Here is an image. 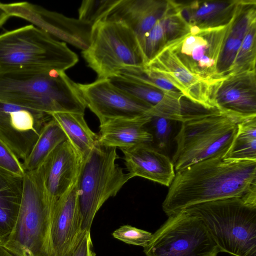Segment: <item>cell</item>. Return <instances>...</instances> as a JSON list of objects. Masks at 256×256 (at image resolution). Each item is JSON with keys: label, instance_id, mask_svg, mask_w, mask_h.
<instances>
[{"label": "cell", "instance_id": "cell-15", "mask_svg": "<svg viewBox=\"0 0 256 256\" xmlns=\"http://www.w3.org/2000/svg\"><path fill=\"white\" fill-rule=\"evenodd\" d=\"M144 66L164 78L190 102L208 110L216 108L214 94L218 82L210 83L193 74L167 48Z\"/></svg>", "mask_w": 256, "mask_h": 256}, {"label": "cell", "instance_id": "cell-22", "mask_svg": "<svg viewBox=\"0 0 256 256\" xmlns=\"http://www.w3.org/2000/svg\"><path fill=\"white\" fill-rule=\"evenodd\" d=\"M24 178L0 168V244L8 241L18 216Z\"/></svg>", "mask_w": 256, "mask_h": 256}, {"label": "cell", "instance_id": "cell-31", "mask_svg": "<svg viewBox=\"0 0 256 256\" xmlns=\"http://www.w3.org/2000/svg\"><path fill=\"white\" fill-rule=\"evenodd\" d=\"M164 30L158 20L146 36L142 46L146 65L166 46Z\"/></svg>", "mask_w": 256, "mask_h": 256}, {"label": "cell", "instance_id": "cell-33", "mask_svg": "<svg viewBox=\"0 0 256 256\" xmlns=\"http://www.w3.org/2000/svg\"><path fill=\"white\" fill-rule=\"evenodd\" d=\"M152 234L130 225H124L115 230L112 235L126 244L144 248L152 238Z\"/></svg>", "mask_w": 256, "mask_h": 256}, {"label": "cell", "instance_id": "cell-14", "mask_svg": "<svg viewBox=\"0 0 256 256\" xmlns=\"http://www.w3.org/2000/svg\"><path fill=\"white\" fill-rule=\"evenodd\" d=\"M78 176L54 206L50 228V256H72L86 234L78 201Z\"/></svg>", "mask_w": 256, "mask_h": 256}, {"label": "cell", "instance_id": "cell-19", "mask_svg": "<svg viewBox=\"0 0 256 256\" xmlns=\"http://www.w3.org/2000/svg\"><path fill=\"white\" fill-rule=\"evenodd\" d=\"M121 150L130 178L140 176L170 186L176 175L172 162L152 144H142Z\"/></svg>", "mask_w": 256, "mask_h": 256}, {"label": "cell", "instance_id": "cell-13", "mask_svg": "<svg viewBox=\"0 0 256 256\" xmlns=\"http://www.w3.org/2000/svg\"><path fill=\"white\" fill-rule=\"evenodd\" d=\"M78 86L86 107L98 117L100 124L112 120L137 117L152 108L118 88L108 78Z\"/></svg>", "mask_w": 256, "mask_h": 256}, {"label": "cell", "instance_id": "cell-37", "mask_svg": "<svg viewBox=\"0 0 256 256\" xmlns=\"http://www.w3.org/2000/svg\"><path fill=\"white\" fill-rule=\"evenodd\" d=\"M0 256H18L0 244Z\"/></svg>", "mask_w": 256, "mask_h": 256}, {"label": "cell", "instance_id": "cell-36", "mask_svg": "<svg viewBox=\"0 0 256 256\" xmlns=\"http://www.w3.org/2000/svg\"><path fill=\"white\" fill-rule=\"evenodd\" d=\"M10 17L8 12L0 5V27Z\"/></svg>", "mask_w": 256, "mask_h": 256}, {"label": "cell", "instance_id": "cell-28", "mask_svg": "<svg viewBox=\"0 0 256 256\" xmlns=\"http://www.w3.org/2000/svg\"><path fill=\"white\" fill-rule=\"evenodd\" d=\"M256 22L250 26L242 40L228 74L256 70Z\"/></svg>", "mask_w": 256, "mask_h": 256}, {"label": "cell", "instance_id": "cell-8", "mask_svg": "<svg viewBox=\"0 0 256 256\" xmlns=\"http://www.w3.org/2000/svg\"><path fill=\"white\" fill-rule=\"evenodd\" d=\"M82 54L98 78H108L123 70L146 65L136 34L120 22L101 20L94 24L90 45Z\"/></svg>", "mask_w": 256, "mask_h": 256}, {"label": "cell", "instance_id": "cell-2", "mask_svg": "<svg viewBox=\"0 0 256 256\" xmlns=\"http://www.w3.org/2000/svg\"><path fill=\"white\" fill-rule=\"evenodd\" d=\"M0 100L50 114H84L78 84L65 72L26 70L0 73Z\"/></svg>", "mask_w": 256, "mask_h": 256}, {"label": "cell", "instance_id": "cell-16", "mask_svg": "<svg viewBox=\"0 0 256 256\" xmlns=\"http://www.w3.org/2000/svg\"><path fill=\"white\" fill-rule=\"evenodd\" d=\"M214 102L218 110L244 118L256 116V70L224 76L215 86Z\"/></svg>", "mask_w": 256, "mask_h": 256}, {"label": "cell", "instance_id": "cell-26", "mask_svg": "<svg viewBox=\"0 0 256 256\" xmlns=\"http://www.w3.org/2000/svg\"><path fill=\"white\" fill-rule=\"evenodd\" d=\"M108 78L120 90L152 107L160 102L166 95L161 90L126 74H116Z\"/></svg>", "mask_w": 256, "mask_h": 256}, {"label": "cell", "instance_id": "cell-1", "mask_svg": "<svg viewBox=\"0 0 256 256\" xmlns=\"http://www.w3.org/2000/svg\"><path fill=\"white\" fill-rule=\"evenodd\" d=\"M256 186V160L210 158L176 172L162 204L170 216L189 206L244 196Z\"/></svg>", "mask_w": 256, "mask_h": 256}, {"label": "cell", "instance_id": "cell-5", "mask_svg": "<svg viewBox=\"0 0 256 256\" xmlns=\"http://www.w3.org/2000/svg\"><path fill=\"white\" fill-rule=\"evenodd\" d=\"M78 61L66 44L33 24L0 34V73L39 70L65 72Z\"/></svg>", "mask_w": 256, "mask_h": 256}, {"label": "cell", "instance_id": "cell-21", "mask_svg": "<svg viewBox=\"0 0 256 256\" xmlns=\"http://www.w3.org/2000/svg\"><path fill=\"white\" fill-rule=\"evenodd\" d=\"M150 116L146 112L132 118L110 120L100 125L98 144L126 150L142 144H152L153 136L146 127Z\"/></svg>", "mask_w": 256, "mask_h": 256}, {"label": "cell", "instance_id": "cell-23", "mask_svg": "<svg viewBox=\"0 0 256 256\" xmlns=\"http://www.w3.org/2000/svg\"><path fill=\"white\" fill-rule=\"evenodd\" d=\"M79 156L83 159L98 144V134L89 128L84 114L58 112L50 114Z\"/></svg>", "mask_w": 256, "mask_h": 256}, {"label": "cell", "instance_id": "cell-29", "mask_svg": "<svg viewBox=\"0 0 256 256\" xmlns=\"http://www.w3.org/2000/svg\"><path fill=\"white\" fill-rule=\"evenodd\" d=\"M118 0H84L78 9V19L93 26L100 21Z\"/></svg>", "mask_w": 256, "mask_h": 256}, {"label": "cell", "instance_id": "cell-9", "mask_svg": "<svg viewBox=\"0 0 256 256\" xmlns=\"http://www.w3.org/2000/svg\"><path fill=\"white\" fill-rule=\"evenodd\" d=\"M144 248L146 256H216L220 252L200 218L186 210L168 216Z\"/></svg>", "mask_w": 256, "mask_h": 256}, {"label": "cell", "instance_id": "cell-30", "mask_svg": "<svg viewBox=\"0 0 256 256\" xmlns=\"http://www.w3.org/2000/svg\"><path fill=\"white\" fill-rule=\"evenodd\" d=\"M170 2L168 10L160 19L167 44L185 35L190 29L176 10L172 0H170Z\"/></svg>", "mask_w": 256, "mask_h": 256}, {"label": "cell", "instance_id": "cell-18", "mask_svg": "<svg viewBox=\"0 0 256 256\" xmlns=\"http://www.w3.org/2000/svg\"><path fill=\"white\" fill-rule=\"evenodd\" d=\"M170 4V0H118L100 21L124 23L134 33L142 48L146 36L166 14Z\"/></svg>", "mask_w": 256, "mask_h": 256}, {"label": "cell", "instance_id": "cell-25", "mask_svg": "<svg viewBox=\"0 0 256 256\" xmlns=\"http://www.w3.org/2000/svg\"><path fill=\"white\" fill-rule=\"evenodd\" d=\"M236 135L225 158L256 160V116L238 124Z\"/></svg>", "mask_w": 256, "mask_h": 256}, {"label": "cell", "instance_id": "cell-32", "mask_svg": "<svg viewBox=\"0 0 256 256\" xmlns=\"http://www.w3.org/2000/svg\"><path fill=\"white\" fill-rule=\"evenodd\" d=\"M149 115V114H148ZM150 121L148 123L151 126L153 140L160 148H167L169 146L174 121L170 118L160 114H150Z\"/></svg>", "mask_w": 256, "mask_h": 256}, {"label": "cell", "instance_id": "cell-27", "mask_svg": "<svg viewBox=\"0 0 256 256\" xmlns=\"http://www.w3.org/2000/svg\"><path fill=\"white\" fill-rule=\"evenodd\" d=\"M248 30L246 25L234 22L218 64L217 73L220 78L230 73L242 40Z\"/></svg>", "mask_w": 256, "mask_h": 256}, {"label": "cell", "instance_id": "cell-10", "mask_svg": "<svg viewBox=\"0 0 256 256\" xmlns=\"http://www.w3.org/2000/svg\"><path fill=\"white\" fill-rule=\"evenodd\" d=\"M238 13L224 26L207 28L190 26L187 34L168 42L165 47L193 74L216 84L223 78L217 73L219 58Z\"/></svg>", "mask_w": 256, "mask_h": 256}, {"label": "cell", "instance_id": "cell-4", "mask_svg": "<svg viewBox=\"0 0 256 256\" xmlns=\"http://www.w3.org/2000/svg\"><path fill=\"white\" fill-rule=\"evenodd\" d=\"M184 210L200 218L220 252L256 256V204L246 194Z\"/></svg>", "mask_w": 256, "mask_h": 256}, {"label": "cell", "instance_id": "cell-11", "mask_svg": "<svg viewBox=\"0 0 256 256\" xmlns=\"http://www.w3.org/2000/svg\"><path fill=\"white\" fill-rule=\"evenodd\" d=\"M1 6L10 16L26 20L46 32L82 51L89 46L92 26L78 18L64 14L28 2L4 4Z\"/></svg>", "mask_w": 256, "mask_h": 256}, {"label": "cell", "instance_id": "cell-3", "mask_svg": "<svg viewBox=\"0 0 256 256\" xmlns=\"http://www.w3.org/2000/svg\"><path fill=\"white\" fill-rule=\"evenodd\" d=\"M245 119L216 108L184 114L174 138L176 148L172 160L174 170L210 158L224 156L236 135L238 124Z\"/></svg>", "mask_w": 256, "mask_h": 256}, {"label": "cell", "instance_id": "cell-6", "mask_svg": "<svg viewBox=\"0 0 256 256\" xmlns=\"http://www.w3.org/2000/svg\"><path fill=\"white\" fill-rule=\"evenodd\" d=\"M21 204L4 248L18 256H50V235L53 208L44 186L41 167L26 172Z\"/></svg>", "mask_w": 256, "mask_h": 256}, {"label": "cell", "instance_id": "cell-12", "mask_svg": "<svg viewBox=\"0 0 256 256\" xmlns=\"http://www.w3.org/2000/svg\"><path fill=\"white\" fill-rule=\"evenodd\" d=\"M52 116L0 100V139L25 160Z\"/></svg>", "mask_w": 256, "mask_h": 256}, {"label": "cell", "instance_id": "cell-34", "mask_svg": "<svg viewBox=\"0 0 256 256\" xmlns=\"http://www.w3.org/2000/svg\"><path fill=\"white\" fill-rule=\"evenodd\" d=\"M0 168L22 177H24L26 172L22 162L1 139H0Z\"/></svg>", "mask_w": 256, "mask_h": 256}, {"label": "cell", "instance_id": "cell-24", "mask_svg": "<svg viewBox=\"0 0 256 256\" xmlns=\"http://www.w3.org/2000/svg\"><path fill=\"white\" fill-rule=\"evenodd\" d=\"M66 140L64 131L52 117L42 129L30 154L22 162L25 172L38 169L50 154Z\"/></svg>", "mask_w": 256, "mask_h": 256}, {"label": "cell", "instance_id": "cell-17", "mask_svg": "<svg viewBox=\"0 0 256 256\" xmlns=\"http://www.w3.org/2000/svg\"><path fill=\"white\" fill-rule=\"evenodd\" d=\"M82 160L67 140L59 144L40 166L46 195L53 209L77 178Z\"/></svg>", "mask_w": 256, "mask_h": 256}, {"label": "cell", "instance_id": "cell-7", "mask_svg": "<svg viewBox=\"0 0 256 256\" xmlns=\"http://www.w3.org/2000/svg\"><path fill=\"white\" fill-rule=\"evenodd\" d=\"M116 148L96 144L84 158L79 172L78 196L82 230L90 232L96 214L130 179L116 162Z\"/></svg>", "mask_w": 256, "mask_h": 256}, {"label": "cell", "instance_id": "cell-20", "mask_svg": "<svg viewBox=\"0 0 256 256\" xmlns=\"http://www.w3.org/2000/svg\"><path fill=\"white\" fill-rule=\"evenodd\" d=\"M246 0L175 2L176 9L190 27L214 28L230 23Z\"/></svg>", "mask_w": 256, "mask_h": 256}, {"label": "cell", "instance_id": "cell-35", "mask_svg": "<svg viewBox=\"0 0 256 256\" xmlns=\"http://www.w3.org/2000/svg\"><path fill=\"white\" fill-rule=\"evenodd\" d=\"M72 256H96L90 232H86Z\"/></svg>", "mask_w": 256, "mask_h": 256}]
</instances>
